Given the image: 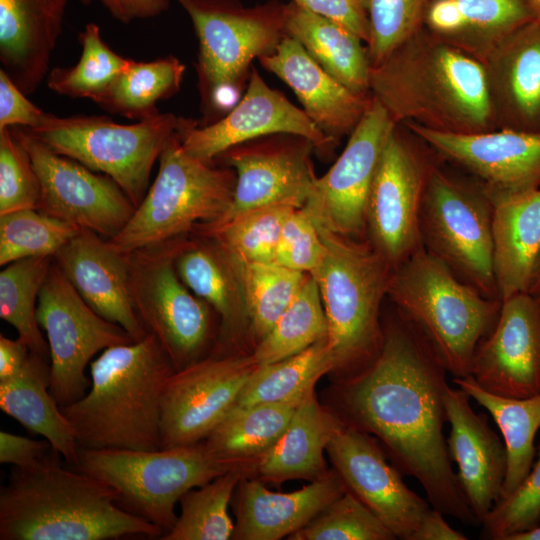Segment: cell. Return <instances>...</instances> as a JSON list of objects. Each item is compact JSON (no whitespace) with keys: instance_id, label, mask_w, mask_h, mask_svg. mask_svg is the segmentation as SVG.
<instances>
[{"instance_id":"cell-11","label":"cell","mask_w":540,"mask_h":540,"mask_svg":"<svg viewBox=\"0 0 540 540\" xmlns=\"http://www.w3.org/2000/svg\"><path fill=\"white\" fill-rule=\"evenodd\" d=\"M422 246L461 280L500 300L493 270V203L476 178L438 165L430 170L420 211Z\"/></svg>"},{"instance_id":"cell-36","label":"cell","mask_w":540,"mask_h":540,"mask_svg":"<svg viewBox=\"0 0 540 540\" xmlns=\"http://www.w3.org/2000/svg\"><path fill=\"white\" fill-rule=\"evenodd\" d=\"M185 65L174 56L149 62L129 59L125 68L93 102L112 114L145 120L160 112L157 102L176 94Z\"/></svg>"},{"instance_id":"cell-26","label":"cell","mask_w":540,"mask_h":540,"mask_svg":"<svg viewBox=\"0 0 540 540\" xmlns=\"http://www.w3.org/2000/svg\"><path fill=\"white\" fill-rule=\"evenodd\" d=\"M258 60L294 91L306 115L335 143L353 132L371 102V95L347 88L289 36L274 53Z\"/></svg>"},{"instance_id":"cell-39","label":"cell","mask_w":540,"mask_h":540,"mask_svg":"<svg viewBox=\"0 0 540 540\" xmlns=\"http://www.w3.org/2000/svg\"><path fill=\"white\" fill-rule=\"evenodd\" d=\"M53 257L14 261L0 272V317L13 326L33 352L50 360L49 346L37 320V304Z\"/></svg>"},{"instance_id":"cell-18","label":"cell","mask_w":540,"mask_h":540,"mask_svg":"<svg viewBox=\"0 0 540 540\" xmlns=\"http://www.w3.org/2000/svg\"><path fill=\"white\" fill-rule=\"evenodd\" d=\"M396 125L372 97L341 155L324 175L317 177L302 207L317 225L340 235L365 239L370 186L386 141Z\"/></svg>"},{"instance_id":"cell-3","label":"cell","mask_w":540,"mask_h":540,"mask_svg":"<svg viewBox=\"0 0 540 540\" xmlns=\"http://www.w3.org/2000/svg\"><path fill=\"white\" fill-rule=\"evenodd\" d=\"M52 449L30 468L14 467L0 490V540L161 538L158 526L126 511L116 491L69 470Z\"/></svg>"},{"instance_id":"cell-27","label":"cell","mask_w":540,"mask_h":540,"mask_svg":"<svg viewBox=\"0 0 540 540\" xmlns=\"http://www.w3.org/2000/svg\"><path fill=\"white\" fill-rule=\"evenodd\" d=\"M347 490L334 470L299 490L280 493L244 475L236 492L232 539L279 540L296 533Z\"/></svg>"},{"instance_id":"cell-24","label":"cell","mask_w":540,"mask_h":540,"mask_svg":"<svg viewBox=\"0 0 540 540\" xmlns=\"http://www.w3.org/2000/svg\"><path fill=\"white\" fill-rule=\"evenodd\" d=\"M471 397L461 388L448 386L445 394L447 438L451 460L457 463L458 480L465 498L482 524L501 497L507 470L504 442L491 428L484 413H476Z\"/></svg>"},{"instance_id":"cell-58","label":"cell","mask_w":540,"mask_h":540,"mask_svg":"<svg viewBox=\"0 0 540 540\" xmlns=\"http://www.w3.org/2000/svg\"><path fill=\"white\" fill-rule=\"evenodd\" d=\"M527 292L535 297H540V252L531 272Z\"/></svg>"},{"instance_id":"cell-21","label":"cell","mask_w":540,"mask_h":540,"mask_svg":"<svg viewBox=\"0 0 540 540\" xmlns=\"http://www.w3.org/2000/svg\"><path fill=\"white\" fill-rule=\"evenodd\" d=\"M405 125L437 156L481 182L489 194L540 188V133L494 129L458 134Z\"/></svg>"},{"instance_id":"cell-48","label":"cell","mask_w":540,"mask_h":540,"mask_svg":"<svg viewBox=\"0 0 540 540\" xmlns=\"http://www.w3.org/2000/svg\"><path fill=\"white\" fill-rule=\"evenodd\" d=\"M540 525V445L538 457L522 483L508 496L500 498L482 522L481 536L489 540H508L516 533Z\"/></svg>"},{"instance_id":"cell-14","label":"cell","mask_w":540,"mask_h":540,"mask_svg":"<svg viewBox=\"0 0 540 540\" xmlns=\"http://www.w3.org/2000/svg\"><path fill=\"white\" fill-rule=\"evenodd\" d=\"M434 164L397 124L382 151L365 212V239L393 268L422 246L420 211Z\"/></svg>"},{"instance_id":"cell-46","label":"cell","mask_w":540,"mask_h":540,"mask_svg":"<svg viewBox=\"0 0 540 540\" xmlns=\"http://www.w3.org/2000/svg\"><path fill=\"white\" fill-rule=\"evenodd\" d=\"M290 540H394L393 532L346 490Z\"/></svg>"},{"instance_id":"cell-54","label":"cell","mask_w":540,"mask_h":540,"mask_svg":"<svg viewBox=\"0 0 540 540\" xmlns=\"http://www.w3.org/2000/svg\"><path fill=\"white\" fill-rule=\"evenodd\" d=\"M430 29L452 44L462 36L466 23L455 0H436L427 12Z\"/></svg>"},{"instance_id":"cell-37","label":"cell","mask_w":540,"mask_h":540,"mask_svg":"<svg viewBox=\"0 0 540 540\" xmlns=\"http://www.w3.org/2000/svg\"><path fill=\"white\" fill-rule=\"evenodd\" d=\"M329 372H334V359L325 337L288 358L259 365L235 406L302 398Z\"/></svg>"},{"instance_id":"cell-34","label":"cell","mask_w":540,"mask_h":540,"mask_svg":"<svg viewBox=\"0 0 540 540\" xmlns=\"http://www.w3.org/2000/svg\"><path fill=\"white\" fill-rule=\"evenodd\" d=\"M453 383L484 407L501 431L507 470L500 498L506 497L522 483L534 463V440L540 429V393L520 399L495 395L481 388L471 375L454 377Z\"/></svg>"},{"instance_id":"cell-12","label":"cell","mask_w":540,"mask_h":540,"mask_svg":"<svg viewBox=\"0 0 540 540\" xmlns=\"http://www.w3.org/2000/svg\"><path fill=\"white\" fill-rule=\"evenodd\" d=\"M178 240L128 253L136 312L147 332L159 340L176 371L207 357L214 338L213 309L176 272Z\"/></svg>"},{"instance_id":"cell-33","label":"cell","mask_w":540,"mask_h":540,"mask_svg":"<svg viewBox=\"0 0 540 540\" xmlns=\"http://www.w3.org/2000/svg\"><path fill=\"white\" fill-rule=\"evenodd\" d=\"M285 31L347 88L360 95H371L367 48L354 32L293 2L285 4Z\"/></svg>"},{"instance_id":"cell-29","label":"cell","mask_w":540,"mask_h":540,"mask_svg":"<svg viewBox=\"0 0 540 540\" xmlns=\"http://www.w3.org/2000/svg\"><path fill=\"white\" fill-rule=\"evenodd\" d=\"M182 282L220 318L216 353L239 346L250 323L237 274L223 249L210 237H181L174 258Z\"/></svg>"},{"instance_id":"cell-60","label":"cell","mask_w":540,"mask_h":540,"mask_svg":"<svg viewBox=\"0 0 540 540\" xmlns=\"http://www.w3.org/2000/svg\"><path fill=\"white\" fill-rule=\"evenodd\" d=\"M529 6L534 20L540 22V0H525Z\"/></svg>"},{"instance_id":"cell-56","label":"cell","mask_w":540,"mask_h":540,"mask_svg":"<svg viewBox=\"0 0 540 540\" xmlns=\"http://www.w3.org/2000/svg\"><path fill=\"white\" fill-rule=\"evenodd\" d=\"M32 351L20 339L0 335V382L18 374L28 361Z\"/></svg>"},{"instance_id":"cell-41","label":"cell","mask_w":540,"mask_h":540,"mask_svg":"<svg viewBox=\"0 0 540 540\" xmlns=\"http://www.w3.org/2000/svg\"><path fill=\"white\" fill-rule=\"evenodd\" d=\"M245 470L235 469L210 482L190 489L179 500L181 514L163 540L232 539L235 525L228 512L229 503Z\"/></svg>"},{"instance_id":"cell-19","label":"cell","mask_w":540,"mask_h":540,"mask_svg":"<svg viewBox=\"0 0 540 540\" xmlns=\"http://www.w3.org/2000/svg\"><path fill=\"white\" fill-rule=\"evenodd\" d=\"M177 133L188 155L212 164L227 149L274 133L306 137L325 155L336 144L315 126L303 109L269 87L254 67L245 94L227 114L204 126L182 117Z\"/></svg>"},{"instance_id":"cell-42","label":"cell","mask_w":540,"mask_h":540,"mask_svg":"<svg viewBox=\"0 0 540 540\" xmlns=\"http://www.w3.org/2000/svg\"><path fill=\"white\" fill-rule=\"evenodd\" d=\"M294 209L287 205L260 207L218 225H198L192 233L210 237L243 261L274 263L282 226Z\"/></svg>"},{"instance_id":"cell-51","label":"cell","mask_w":540,"mask_h":540,"mask_svg":"<svg viewBox=\"0 0 540 540\" xmlns=\"http://www.w3.org/2000/svg\"><path fill=\"white\" fill-rule=\"evenodd\" d=\"M26 96L6 72L0 69V129L7 127L30 129L40 123L45 112L30 102Z\"/></svg>"},{"instance_id":"cell-55","label":"cell","mask_w":540,"mask_h":540,"mask_svg":"<svg viewBox=\"0 0 540 540\" xmlns=\"http://www.w3.org/2000/svg\"><path fill=\"white\" fill-rule=\"evenodd\" d=\"M83 4L100 2L121 23L158 16L169 7V0H80Z\"/></svg>"},{"instance_id":"cell-16","label":"cell","mask_w":540,"mask_h":540,"mask_svg":"<svg viewBox=\"0 0 540 540\" xmlns=\"http://www.w3.org/2000/svg\"><path fill=\"white\" fill-rule=\"evenodd\" d=\"M314 144L291 133L261 136L222 152L214 160L236 173L233 199L221 224L246 211L287 205L302 208L310 197L317 176L311 154Z\"/></svg>"},{"instance_id":"cell-49","label":"cell","mask_w":540,"mask_h":540,"mask_svg":"<svg viewBox=\"0 0 540 540\" xmlns=\"http://www.w3.org/2000/svg\"><path fill=\"white\" fill-rule=\"evenodd\" d=\"M41 194L31 158L11 127L0 129V215L37 209Z\"/></svg>"},{"instance_id":"cell-8","label":"cell","mask_w":540,"mask_h":540,"mask_svg":"<svg viewBox=\"0 0 540 540\" xmlns=\"http://www.w3.org/2000/svg\"><path fill=\"white\" fill-rule=\"evenodd\" d=\"M78 456L75 469L112 487L122 508L164 534L177 520L175 506L183 494L231 470L253 467L218 458L202 442L158 450L80 447Z\"/></svg>"},{"instance_id":"cell-15","label":"cell","mask_w":540,"mask_h":540,"mask_svg":"<svg viewBox=\"0 0 540 540\" xmlns=\"http://www.w3.org/2000/svg\"><path fill=\"white\" fill-rule=\"evenodd\" d=\"M27 150L39 178L37 210L95 231L110 240L125 227L135 206L105 174L57 154L23 127H11Z\"/></svg>"},{"instance_id":"cell-57","label":"cell","mask_w":540,"mask_h":540,"mask_svg":"<svg viewBox=\"0 0 540 540\" xmlns=\"http://www.w3.org/2000/svg\"><path fill=\"white\" fill-rule=\"evenodd\" d=\"M461 532L453 529L444 514L431 507L410 540H466Z\"/></svg>"},{"instance_id":"cell-52","label":"cell","mask_w":540,"mask_h":540,"mask_svg":"<svg viewBox=\"0 0 540 540\" xmlns=\"http://www.w3.org/2000/svg\"><path fill=\"white\" fill-rule=\"evenodd\" d=\"M290 2L337 21L367 43L369 22L362 0H290Z\"/></svg>"},{"instance_id":"cell-32","label":"cell","mask_w":540,"mask_h":540,"mask_svg":"<svg viewBox=\"0 0 540 540\" xmlns=\"http://www.w3.org/2000/svg\"><path fill=\"white\" fill-rule=\"evenodd\" d=\"M49 387L50 360L32 352L18 374L0 382V408L30 432L43 436L55 453L75 467L80 445Z\"/></svg>"},{"instance_id":"cell-30","label":"cell","mask_w":540,"mask_h":540,"mask_svg":"<svg viewBox=\"0 0 540 540\" xmlns=\"http://www.w3.org/2000/svg\"><path fill=\"white\" fill-rule=\"evenodd\" d=\"M489 196L493 203V270L502 301L527 292L540 252V188Z\"/></svg>"},{"instance_id":"cell-61","label":"cell","mask_w":540,"mask_h":540,"mask_svg":"<svg viewBox=\"0 0 540 540\" xmlns=\"http://www.w3.org/2000/svg\"><path fill=\"white\" fill-rule=\"evenodd\" d=\"M537 298H539V300H540V297H537Z\"/></svg>"},{"instance_id":"cell-45","label":"cell","mask_w":540,"mask_h":540,"mask_svg":"<svg viewBox=\"0 0 540 540\" xmlns=\"http://www.w3.org/2000/svg\"><path fill=\"white\" fill-rule=\"evenodd\" d=\"M466 23L453 45L479 61L502 39L534 20L525 0H455Z\"/></svg>"},{"instance_id":"cell-31","label":"cell","mask_w":540,"mask_h":540,"mask_svg":"<svg viewBox=\"0 0 540 540\" xmlns=\"http://www.w3.org/2000/svg\"><path fill=\"white\" fill-rule=\"evenodd\" d=\"M343 423L340 416L320 405L315 388L310 390L281 436L256 460L252 470L273 483L323 477L328 472L324 450Z\"/></svg>"},{"instance_id":"cell-22","label":"cell","mask_w":540,"mask_h":540,"mask_svg":"<svg viewBox=\"0 0 540 540\" xmlns=\"http://www.w3.org/2000/svg\"><path fill=\"white\" fill-rule=\"evenodd\" d=\"M470 375L489 393L527 398L540 393V300L521 292L502 300L492 330L479 342Z\"/></svg>"},{"instance_id":"cell-59","label":"cell","mask_w":540,"mask_h":540,"mask_svg":"<svg viewBox=\"0 0 540 540\" xmlns=\"http://www.w3.org/2000/svg\"><path fill=\"white\" fill-rule=\"evenodd\" d=\"M508 540H540V525L533 529L513 534Z\"/></svg>"},{"instance_id":"cell-44","label":"cell","mask_w":540,"mask_h":540,"mask_svg":"<svg viewBox=\"0 0 540 540\" xmlns=\"http://www.w3.org/2000/svg\"><path fill=\"white\" fill-rule=\"evenodd\" d=\"M81 227L37 209L0 215V265L32 257H54Z\"/></svg>"},{"instance_id":"cell-5","label":"cell","mask_w":540,"mask_h":540,"mask_svg":"<svg viewBox=\"0 0 540 540\" xmlns=\"http://www.w3.org/2000/svg\"><path fill=\"white\" fill-rule=\"evenodd\" d=\"M317 227L324 255L311 275L327 318L334 372L342 380L364 369L380 352L381 307L394 268L367 240Z\"/></svg>"},{"instance_id":"cell-47","label":"cell","mask_w":540,"mask_h":540,"mask_svg":"<svg viewBox=\"0 0 540 540\" xmlns=\"http://www.w3.org/2000/svg\"><path fill=\"white\" fill-rule=\"evenodd\" d=\"M426 2L427 0H362L369 22L366 48L371 66L381 63L420 29Z\"/></svg>"},{"instance_id":"cell-25","label":"cell","mask_w":540,"mask_h":540,"mask_svg":"<svg viewBox=\"0 0 540 540\" xmlns=\"http://www.w3.org/2000/svg\"><path fill=\"white\" fill-rule=\"evenodd\" d=\"M481 63L496 129L540 133V22L513 31Z\"/></svg>"},{"instance_id":"cell-10","label":"cell","mask_w":540,"mask_h":540,"mask_svg":"<svg viewBox=\"0 0 540 540\" xmlns=\"http://www.w3.org/2000/svg\"><path fill=\"white\" fill-rule=\"evenodd\" d=\"M182 117L159 113L135 124L107 116L61 117L45 112L29 131L57 154L109 176L137 207L149 188L151 171Z\"/></svg>"},{"instance_id":"cell-43","label":"cell","mask_w":540,"mask_h":540,"mask_svg":"<svg viewBox=\"0 0 540 540\" xmlns=\"http://www.w3.org/2000/svg\"><path fill=\"white\" fill-rule=\"evenodd\" d=\"M81 56L74 66L56 67L49 71V89L71 98L94 101L125 68L129 59L115 53L103 40L101 30L89 23L79 34Z\"/></svg>"},{"instance_id":"cell-38","label":"cell","mask_w":540,"mask_h":540,"mask_svg":"<svg viewBox=\"0 0 540 540\" xmlns=\"http://www.w3.org/2000/svg\"><path fill=\"white\" fill-rule=\"evenodd\" d=\"M223 251L240 281L250 333L257 344L270 331L310 274L275 263L243 261Z\"/></svg>"},{"instance_id":"cell-4","label":"cell","mask_w":540,"mask_h":540,"mask_svg":"<svg viewBox=\"0 0 540 540\" xmlns=\"http://www.w3.org/2000/svg\"><path fill=\"white\" fill-rule=\"evenodd\" d=\"M90 365L86 394L61 406L80 447L162 448V396L176 371L155 335L106 348Z\"/></svg>"},{"instance_id":"cell-13","label":"cell","mask_w":540,"mask_h":540,"mask_svg":"<svg viewBox=\"0 0 540 540\" xmlns=\"http://www.w3.org/2000/svg\"><path fill=\"white\" fill-rule=\"evenodd\" d=\"M37 320L49 346V390L60 407L86 394L91 380L85 371L96 353L134 342L82 299L54 261L39 294Z\"/></svg>"},{"instance_id":"cell-1","label":"cell","mask_w":540,"mask_h":540,"mask_svg":"<svg viewBox=\"0 0 540 540\" xmlns=\"http://www.w3.org/2000/svg\"><path fill=\"white\" fill-rule=\"evenodd\" d=\"M383 328L376 358L341 380L339 416L375 435L400 473L418 480L434 509L478 525L443 433L448 372L424 334L398 310Z\"/></svg>"},{"instance_id":"cell-50","label":"cell","mask_w":540,"mask_h":540,"mask_svg":"<svg viewBox=\"0 0 540 540\" xmlns=\"http://www.w3.org/2000/svg\"><path fill=\"white\" fill-rule=\"evenodd\" d=\"M324 255L319 229L303 208H296L286 218L279 237L275 264L311 274Z\"/></svg>"},{"instance_id":"cell-6","label":"cell","mask_w":540,"mask_h":540,"mask_svg":"<svg viewBox=\"0 0 540 540\" xmlns=\"http://www.w3.org/2000/svg\"><path fill=\"white\" fill-rule=\"evenodd\" d=\"M387 297L424 334L453 377L470 375L474 352L502 304L461 280L423 246L393 269Z\"/></svg>"},{"instance_id":"cell-17","label":"cell","mask_w":540,"mask_h":540,"mask_svg":"<svg viewBox=\"0 0 540 540\" xmlns=\"http://www.w3.org/2000/svg\"><path fill=\"white\" fill-rule=\"evenodd\" d=\"M259 365L252 353H214L175 371L162 396V448L202 442L236 405Z\"/></svg>"},{"instance_id":"cell-9","label":"cell","mask_w":540,"mask_h":540,"mask_svg":"<svg viewBox=\"0 0 540 540\" xmlns=\"http://www.w3.org/2000/svg\"><path fill=\"white\" fill-rule=\"evenodd\" d=\"M236 173L188 155L175 132L160 157L159 169L141 203L118 235L110 239L119 252L159 245L219 220L231 205Z\"/></svg>"},{"instance_id":"cell-28","label":"cell","mask_w":540,"mask_h":540,"mask_svg":"<svg viewBox=\"0 0 540 540\" xmlns=\"http://www.w3.org/2000/svg\"><path fill=\"white\" fill-rule=\"evenodd\" d=\"M68 0H0V62L26 95L47 78Z\"/></svg>"},{"instance_id":"cell-35","label":"cell","mask_w":540,"mask_h":540,"mask_svg":"<svg viewBox=\"0 0 540 540\" xmlns=\"http://www.w3.org/2000/svg\"><path fill=\"white\" fill-rule=\"evenodd\" d=\"M304 397L235 406L202 443L218 458L254 464L281 436Z\"/></svg>"},{"instance_id":"cell-53","label":"cell","mask_w":540,"mask_h":540,"mask_svg":"<svg viewBox=\"0 0 540 540\" xmlns=\"http://www.w3.org/2000/svg\"><path fill=\"white\" fill-rule=\"evenodd\" d=\"M50 443L0 431V463L17 468H30L38 464L51 451Z\"/></svg>"},{"instance_id":"cell-20","label":"cell","mask_w":540,"mask_h":540,"mask_svg":"<svg viewBox=\"0 0 540 540\" xmlns=\"http://www.w3.org/2000/svg\"><path fill=\"white\" fill-rule=\"evenodd\" d=\"M326 451L347 490L396 538L410 540L432 506L403 482L402 474L387 462L378 442L344 422L331 437Z\"/></svg>"},{"instance_id":"cell-23","label":"cell","mask_w":540,"mask_h":540,"mask_svg":"<svg viewBox=\"0 0 540 540\" xmlns=\"http://www.w3.org/2000/svg\"><path fill=\"white\" fill-rule=\"evenodd\" d=\"M53 261L97 314L121 326L134 341L148 334L133 303L128 254L95 231L81 228Z\"/></svg>"},{"instance_id":"cell-2","label":"cell","mask_w":540,"mask_h":540,"mask_svg":"<svg viewBox=\"0 0 540 540\" xmlns=\"http://www.w3.org/2000/svg\"><path fill=\"white\" fill-rule=\"evenodd\" d=\"M370 94L397 124L458 134L496 129L481 61L420 29L371 66Z\"/></svg>"},{"instance_id":"cell-40","label":"cell","mask_w":540,"mask_h":540,"mask_svg":"<svg viewBox=\"0 0 540 540\" xmlns=\"http://www.w3.org/2000/svg\"><path fill=\"white\" fill-rule=\"evenodd\" d=\"M328 324L318 285L310 274L294 299L252 353L258 365L295 355L327 337Z\"/></svg>"},{"instance_id":"cell-7","label":"cell","mask_w":540,"mask_h":540,"mask_svg":"<svg viewBox=\"0 0 540 540\" xmlns=\"http://www.w3.org/2000/svg\"><path fill=\"white\" fill-rule=\"evenodd\" d=\"M198 38L196 73L203 119L209 125L238 102L251 62L274 53L287 36L285 4L244 7L239 0H176Z\"/></svg>"}]
</instances>
